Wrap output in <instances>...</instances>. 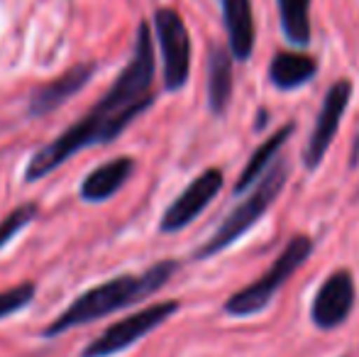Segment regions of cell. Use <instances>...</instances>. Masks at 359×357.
I'll return each instance as SVG.
<instances>
[{
    "mask_svg": "<svg viewBox=\"0 0 359 357\" xmlns=\"http://www.w3.org/2000/svg\"><path fill=\"white\" fill-rule=\"evenodd\" d=\"M154 72L156 59L151 29L147 22H140L133 57L118 74L115 83L100 95L98 103L79 123L69 125L57 140L39 147L29 157L27 167H25V181L32 184V181L44 179L86 147L115 142L149 105H154V93H151Z\"/></svg>",
    "mask_w": 359,
    "mask_h": 357,
    "instance_id": "6da1fadb",
    "label": "cell"
},
{
    "mask_svg": "<svg viewBox=\"0 0 359 357\" xmlns=\"http://www.w3.org/2000/svg\"><path fill=\"white\" fill-rule=\"evenodd\" d=\"M176 269H179L176 260H161V262L151 264L142 274L113 276V279L103 281V284L83 291L79 299H74L72 304L42 330V335L44 338H54V335H62L72 328H79V325L105 318V316L115 314V311H120V309H128V306L137 304V301H144L147 296L159 291L161 286L176 274Z\"/></svg>",
    "mask_w": 359,
    "mask_h": 357,
    "instance_id": "7a4b0ae2",
    "label": "cell"
},
{
    "mask_svg": "<svg viewBox=\"0 0 359 357\" xmlns=\"http://www.w3.org/2000/svg\"><path fill=\"white\" fill-rule=\"evenodd\" d=\"M286 181H288V162L286 159H279V162L269 169V174L257 184V189L252 191L237 208H232L230 213H227V218L217 225V230L210 235L208 243L201 245V248L196 250L194 260L215 257V255H220L222 250L230 248L232 243H237L242 235L250 233L252 225H255L257 220L264 218L266 210H269L271 206H274V201L281 196Z\"/></svg>",
    "mask_w": 359,
    "mask_h": 357,
    "instance_id": "3957f363",
    "label": "cell"
},
{
    "mask_svg": "<svg viewBox=\"0 0 359 357\" xmlns=\"http://www.w3.org/2000/svg\"><path fill=\"white\" fill-rule=\"evenodd\" d=\"M311 255H313V240L308 235H293L286 243V248L281 250L279 257L274 260V264L266 269L264 276L252 281L245 289L235 291L225 301V306H222L225 314L235 316V318H247V316H255L259 311H264L271 304V299L276 296V291L291 279L293 271H298L308 262Z\"/></svg>",
    "mask_w": 359,
    "mask_h": 357,
    "instance_id": "277c9868",
    "label": "cell"
},
{
    "mask_svg": "<svg viewBox=\"0 0 359 357\" xmlns=\"http://www.w3.org/2000/svg\"><path fill=\"white\" fill-rule=\"evenodd\" d=\"M176 311H179V301L174 299L159 301V304H151L142 311H135V314L125 316L118 323L108 325L95 340H90L81 357H113L118 353H125L135 343H140L144 335H149L161 323H166Z\"/></svg>",
    "mask_w": 359,
    "mask_h": 357,
    "instance_id": "5b68a950",
    "label": "cell"
},
{
    "mask_svg": "<svg viewBox=\"0 0 359 357\" xmlns=\"http://www.w3.org/2000/svg\"><path fill=\"white\" fill-rule=\"evenodd\" d=\"M156 44L161 52V76L166 90H181L189 83L191 74V34L181 15L171 8L154 13Z\"/></svg>",
    "mask_w": 359,
    "mask_h": 357,
    "instance_id": "8992f818",
    "label": "cell"
},
{
    "mask_svg": "<svg viewBox=\"0 0 359 357\" xmlns=\"http://www.w3.org/2000/svg\"><path fill=\"white\" fill-rule=\"evenodd\" d=\"M225 177L220 169H205L203 174H198L179 196L174 198V203L164 210L159 220V230L166 235L179 233V230L189 228L205 208L215 201V196L220 194Z\"/></svg>",
    "mask_w": 359,
    "mask_h": 357,
    "instance_id": "52a82bcc",
    "label": "cell"
},
{
    "mask_svg": "<svg viewBox=\"0 0 359 357\" xmlns=\"http://www.w3.org/2000/svg\"><path fill=\"white\" fill-rule=\"evenodd\" d=\"M350 98H352V81H347V79H340V81L327 88L320 110H318L313 133L308 137L306 152H303V162H306L308 169H318L323 164L327 147L332 144L337 128L342 123V115H345L347 105H350Z\"/></svg>",
    "mask_w": 359,
    "mask_h": 357,
    "instance_id": "ba28073f",
    "label": "cell"
},
{
    "mask_svg": "<svg viewBox=\"0 0 359 357\" xmlns=\"http://www.w3.org/2000/svg\"><path fill=\"white\" fill-rule=\"evenodd\" d=\"M357 301L355 279L347 269H335L318 289L311 304V321L320 330H332L350 318Z\"/></svg>",
    "mask_w": 359,
    "mask_h": 357,
    "instance_id": "9c48e42d",
    "label": "cell"
},
{
    "mask_svg": "<svg viewBox=\"0 0 359 357\" xmlns=\"http://www.w3.org/2000/svg\"><path fill=\"white\" fill-rule=\"evenodd\" d=\"M95 72V64H76L74 69H69L67 74H62L54 81L44 83L42 88H37L32 95H29V105H27V115L29 118H44L52 110L62 108L72 95L79 93L86 83L90 81Z\"/></svg>",
    "mask_w": 359,
    "mask_h": 357,
    "instance_id": "30bf717a",
    "label": "cell"
},
{
    "mask_svg": "<svg viewBox=\"0 0 359 357\" xmlns=\"http://www.w3.org/2000/svg\"><path fill=\"white\" fill-rule=\"evenodd\" d=\"M222 25L227 32L230 54L237 62H247L255 52L257 25L252 13V0H222Z\"/></svg>",
    "mask_w": 359,
    "mask_h": 357,
    "instance_id": "8fae6325",
    "label": "cell"
},
{
    "mask_svg": "<svg viewBox=\"0 0 359 357\" xmlns=\"http://www.w3.org/2000/svg\"><path fill=\"white\" fill-rule=\"evenodd\" d=\"M133 172H135V162L130 157H118L100 164V167H95L88 177L81 181V189H79L81 198L86 203H103V201L113 198L128 184Z\"/></svg>",
    "mask_w": 359,
    "mask_h": 357,
    "instance_id": "7c38bea8",
    "label": "cell"
},
{
    "mask_svg": "<svg viewBox=\"0 0 359 357\" xmlns=\"http://www.w3.org/2000/svg\"><path fill=\"white\" fill-rule=\"evenodd\" d=\"M318 74V62L301 52H279L269 64V79L276 88L296 90L313 81Z\"/></svg>",
    "mask_w": 359,
    "mask_h": 357,
    "instance_id": "4fadbf2b",
    "label": "cell"
},
{
    "mask_svg": "<svg viewBox=\"0 0 359 357\" xmlns=\"http://www.w3.org/2000/svg\"><path fill=\"white\" fill-rule=\"evenodd\" d=\"M232 98V54L213 44L208 54V108L213 115H225Z\"/></svg>",
    "mask_w": 359,
    "mask_h": 357,
    "instance_id": "5bb4252c",
    "label": "cell"
},
{
    "mask_svg": "<svg viewBox=\"0 0 359 357\" xmlns=\"http://www.w3.org/2000/svg\"><path fill=\"white\" fill-rule=\"evenodd\" d=\"M293 135V123L284 125V128L279 130V133H274L269 140H264V142L259 144V147L255 149V154L250 157V162L245 164V169H242L240 179H237L235 184V194H245L250 186H255L257 181H262L266 177V169L271 167V162H274L276 157H279L281 147L288 142V137Z\"/></svg>",
    "mask_w": 359,
    "mask_h": 357,
    "instance_id": "9a60e30c",
    "label": "cell"
},
{
    "mask_svg": "<svg viewBox=\"0 0 359 357\" xmlns=\"http://www.w3.org/2000/svg\"><path fill=\"white\" fill-rule=\"evenodd\" d=\"M281 32L296 47L311 44V0H276Z\"/></svg>",
    "mask_w": 359,
    "mask_h": 357,
    "instance_id": "2e32d148",
    "label": "cell"
},
{
    "mask_svg": "<svg viewBox=\"0 0 359 357\" xmlns=\"http://www.w3.org/2000/svg\"><path fill=\"white\" fill-rule=\"evenodd\" d=\"M34 218H37V206L34 203H22V206H18V208L10 210V213L5 215L3 223H0V250H3L20 230L27 228Z\"/></svg>",
    "mask_w": 359,
    "mask_h": 357,
    "instance_id": "e0dca14e",
    "label": "cell"
},
{
    "mask_svg": "<svg viewBox=\"0 0 359 357\" xmlns=\"http://www.w3.org/2000/svg\"><path fill=\"white\" fill-rule=\"evenodd\" d=\"M37 294V286L32 281H25V284H18L13 289L0 291V321L8 318V316L22 311L25 306H29V301Z\"/></svg>",
    "mask_w": 359,
    "mask_h": 357,
    "instance_id": "ac0fdd59",
    "label": "cell"
}]
</instances>
